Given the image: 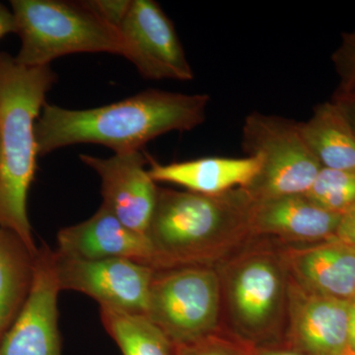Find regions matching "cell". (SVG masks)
I'll list each match as a JSON object with an SVG mask.
<instances>
[{"instance_id":"1","label":"cell","mask_w":355,"mask_h":355,"mask_svg":"<svg viewBox=\"0 0 355 355\" xmlns=\"http://www.w3.org/2000/svg\"><path fill=\"white\" fill-rule=\"evenodd\" d=\"M210 98L149 89L123 101L87 110L46 103L35 125L38 156L78 144H101L114 153L141 150L171 132H190L207 118Z\"/></svg>"},{"instance_id":"2","label":"cell","mask_w":355,"mask_h":355,"mask_svg":"<svg viewBox=\"0 0 355 355\" xmlns=\"http://www.w3.org/2000/svg\"><path fill=\"white\" fill-rule=\"evenodd\" d=\"M254 207L244 188L214 196L158 188L146 233L153 268H216L254 239Z\"/></svg>"},{"instance_id":"3","label":"cell","mask_w":355,"mask_h":355,"mask_svg":"<svg viewBox=\"0 0 355 355\" xmlns=\"http://www.w3.org/2000/svg\"><path fill=\"white\" fill-rule=\"evenodd\" d=\"M57 80L48 67H29L0 51V225L38 253L27 212L38 156L35 125Z\"/></svg>"},{"instance_id":"4","label":"cell","mask_w":355,"mask_h":355,"mask_svg":"<svg viewBox=\"0 0 355 355\" xmlns=\"http://www.w3.org/2000/svg\"><path fill=\"white\" fill-rule=\"evenodd\" d=\"M256 239L216 268L231 334L252 345L286 331L291 279L282 247Z\"/></svg>"},{"instance_id":"5","label":"cell","mask_w":355,"mask_h":355,"mask_svg":"<svg viewBox=\"0 0 355 355\" xmlns=\"http://www.w3.org/2000/svg\"><path fill=\"white\" fill-rule=\"evenodd\" d=\"M10 6L21 41L18 64L48 67L53 60L79 53L125 55L119 30L84 1L12 0Z\"/></svg>"},{"instance_id":"6","label":"cell","mask_w":355,"mask_h":355,"mask_svg":"<svg viewBox=\"0 0 355 355\" xmlns=\"http://www.w3.org/2000/svg\"><path fill=\"white\" fill-rule=\"evenodd\" d=\"M242 148L260 162L256 176L244 188L256 202L306 195L322 169L303 139L300 123L277 114H248Z\"/></svg>"},{"instance_id":"7","label":"cell","mask_w":355,"mask_h":355,"mask_svg":"<svg viewBox=\"0 0 355 355\" xmlns=\"http://www.w3.org/2000/svg\"><path fill=\"white\" fill-rule=\"evenodd\" d=\"M221 284L216 268L155 270L146 316L175 345L195 342L220 329Z\"/></svg>"},{"instance_id":"8","label":"cell","mask_w":355,"mask_h":355,"mask_svg":"<svg viewBox=\"0 0 355 355\" xmlns=\"http://www.w3.org/2000/svg\"><path fill=\"white\" fill-rule=\"evenodd\" d=\"M55 260L60 291L81 292L100 307L146 315L155 268L125 259L77 260L55 250Z\"/></svg>"},{"instance_id":"9","label":"cell","mask_w":355,"mask_h":355,"mask_svg":"<svg viewBox=\"0 0 355 355\" xmlns=\"http://www.w3.org/2000/svg\"><path fill=\"white\" fill-rule=\"evenodd\" d=\"M125 55L151 80L191 81L193 71L171 19L153 0H132L119 27Z\"/></svg>"},{"instance_id":"10","label":"cell","mask_w":355,"mask_h":355,"mask_svg":"<svg viewBox=\"0 0 355 355\" xmlns=\"http://www.w3.org/2000/svg\"><path fill=\"white\" fill-rule=\"evenodd\" d=\"M60 291L55 250L43 244L36 254L31 289L0 340V355H62L58 307Z\"/></svg>"},{"instance_id":"11","label":"cell","mask_w":355,"mask_h":355,"mask_svg":"<svg viewBox=\"0 0 355 355\" xmlns=\"http://www.w3.org/2000/svg\"><path fill=\"white\" fill-rule=\"evenodd\" d=\"M80 160L101 180L103 207L127 227L146 235L157 202L158 188L148 174V156L141 150L110 158L81 154Z\"/></svg>"},{"instance_id":"12","label":"cell","mask_w":355,"mask_h":355,"mask_svg":"<svg viewBox=\"0 0 355 355\" xmlns=\"http://www.w3.org/2000/svg\"><path fill=\"white\" fill-rule=\"evenodd\" d=\"M286 333L299 354L342 355L349 347V301L312 293L291 277Z\"/></svg>"},{"instance_id":"13","label":"cell","mask_w":355,"mask_h":355,"mask_svg":"<svg viewBox=\"0 0 355 355\" xmlns=\"http://www.w3.org/2000/svg\"><path fill=\"white\" fill-rule=\"evenodd\" d=\"M57 240L55 252L67 258L125 259L153 268V248L146 236L127 227L102 205L87 220L60 229Z\"/></svg>"},{"instance_id":"14","label":"cell","mask_w":355,"mask_h":355,"mask_svg":"<svg viewBox=\"0 0 355 355\" xmlns=\"http://www.w3.org/2000/svg\"><path fill=\"white\" fill-rule=\"evenodd\" d=\"M342 216L318 207L305 195L254 200L252 233L254 238L288 246L330 241Z\"/></svg>"},{"instance_id":"15","label":"cell","mask_w":355,"mask_h":355,"mask_svg":"<svg viewBox=\"0 0 355 355\" xmlns=\"http://www.w3.org/2000/svg\"><path fill=\"white\" fill-rule=\"evenodd\" d=\"M289 275L298 286L319 295L355 299V253L330 240L310 246L282 247Z\"/></svg>"},{"instance_id":"16","label":"cell","mask_w":355,"mask_h":355,"mask_svg":"<svg viewBox=\"0 0 355 355\" xmlns=\"http://www.w3.org/2000/svg\"><path fill=\"white\" fill-rule=\"evenodd\" d=\"M148 174L155 183L178 184L187 191L209 196L246 188L260 167L259 159L254 156L205 157L170 164H160L148 157Z\"/></svg>"},{"instance_id":"17","label":"cell","mask_w":355,"mask_h":355,"mask_svg":"<svg viewBox=\"0 0 355 355\" xmlns=\"http://www.w3.org/2000/svg\"><path fill=\"white\" fill-rule=\"evenodd\" d=\"M300 123L303 139L322 168L355 174V135L333 102L317 105Z\"/></svg>"},{"instance_id":"18","label":"cell","mask_w":355,"mask_h":355,"mask_svg":"<svg viewBox=\"0 0 355 355\" xmlns=\"http://www.w3.org/2000/svg\"><path fill=\"white\" fill-rule=\"evenodd\" d=\"M36 254L15 233L0 225V340L28 297Z\"/></svg>"},{"instance_id":"19","label":"cell","mask_w":355,"mask_h":355,"mask_svg":"<svg viewBox=\"0 0 355 355\" xmlns=\"http://www.w3.org/2000/svg\"><path fill=\"white\" fill-rule=\"evenodd\" d=\"M105 330L123 355H176V345L144 315L100 307Z\"/></svg>"},{"instance_id":"20","label":"cell","mask_w":355,"mask_h":355,"mask_svg":"<svg viewBox=\"0 0 355 355\" xmlns=\"http://www.w3.org/2000/svg\"><path fill=\"white\" fill-rule=\"evenodd\" d=\"M305 196L322 209L343 214L355 205V174L322 168Z\"/></svg>"},{"instance_id":"21","label":"cell","mask_w":355,"mask_h":355,"mask_svg":"<svg viewBox=\"0 0 355 355\" xmlns=\"http://www.w3.org/2000/svg\"><path fill=\"white\" fill-rule=\"evenodd\" d=\"M256 349L250 343L232 335L216 333L184 345H176V355H254Z\"/></svg>"},{"instance_id":"22","label":"cell","mask_w":355,"mask_h":355,"mask_svg":"<svg viewBox=\"0 0 355 355\" xmlns=\"http://www.w3.org/2000/svg\"><path fill=\"white\" fill-rule=\"evenodd\" d=\"M336 73L340 77L338 89L355 86V31L343 35L342 42L331 57Z\"/></svg>"},{"instance_id":"23","label":"cell","mask_w":355,"mask_h":355,"mask_svg":"<svg viewBox=\"0 0 355 355\" xmlns=\"http://www.w3.org/2000/svg\"><path fill=\"white\" fill-rule=\"evenodd\" d=\"M84 2L102 20L119 30L132 0H91Z\"/></svg>"},{"instance_id":"24","label":"cell","mask_w":355,"mask_h":355,"mask_svg":"<svg viewBox=\"0 0 355 355\" xmlns=\"http://www.w3.org/2000/svg\"><path fill=\"white\" fill-rule=\"evenodd\" d=\"M331 101L342 112L355 135V86L349 89H336Z\"/></svg>"},{"instance_id":"25","label":"cell","mask_w":355,"mask_h":355,"mask_svg":"<svg viewBox=\"0 0 355 355\" xmlns=\"http://www.w3.org/2000/svg\"><path fill=\"white\" fill-rule=\"evenodd\" d=\"M331 240L345 246L355 248V205L343 214L336 234Z\"/></svg>"},{"instance_id":"26","label":"cell","mask_w":355,"mask_h":355,"mask_svg":"<svg viewBox=\"0 0 355 355\" xmlns=\"http://www.w3.org/2000/svg\"><path fill=\"white\" fill-rule=\"evenodd\" d=\"M12 33L16 34V23L12 11L0 3V39Z\"/></svg>"},{"instance_id":"27","label":"cell","mask_w":355,"mask_h":355,"mask_svg":"<svg viewBox=\"0 0 355 355\" xmlns=\"http://www.w3.org/2000/svg\"><path fill=\"white\" fill-rule=\"evenodd\" d=\"M349 349L355 352V299L349 301Z\"/></svg>"},{"instance_id":"28","label":"cell","mask_w":355,"mask_h":355,"mask_svg":"<svg viewBox=\"0 0 355 355\" xmlns=\"http://www.w3.org/2000/svg\"><path fill=\"white\" fill-rule=\"evenodd\" d=\"M254 355H303L294 349H272V347H263L256 349Z\"/></svg>"},{"instance_id":"29","label":"cell","mask_w":355,"mask_h":355,"mask_svg":"<svg viewBox=\"0 0 355 355\" xmlns=\"http://www.w3.org/2000/svg\"><path fill=\"white\" fill-rule=\"evenodd\" d=\"M342 355H355V352L349 347Z\"/></svg>"},{"instance_id":"30","label":"cell","mask_w":355,"mask_h":355,"mask_svg":"<svg viewBox=\"0 0 355 355\" xmlns=\"http://www.w3.org/2000/svg\"><path fill=\"white\" fill-rule=\"evenodd\" d=\"M0 163H1V148H0Z\"/></svg>"},{"instance_id":"31","label":"cell","mask_w":355,"mask_h":355,"mask_svg":"<svg viewBox=\"0 0 355 355\" xmlns=\"http://www.w3.org/2000/svg\"><path fill=\"white\" fill-rule=\"evenodd\" d=\"M350 248V247H349ZM352 250H354V252L355 253V248H352Z\"/></svg>"}]
</instances>
